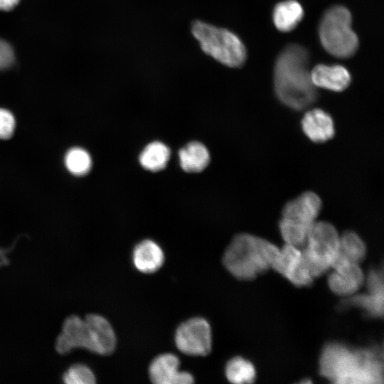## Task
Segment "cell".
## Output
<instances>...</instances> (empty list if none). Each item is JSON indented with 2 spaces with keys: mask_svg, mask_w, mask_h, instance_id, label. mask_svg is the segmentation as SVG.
<instances>
[{
  "mask_svg": "<svg viewBox=\"0 0 384 384\" xmlns=\"http://www.w3.org/2000/svg\"><path fill=\"white\" fill-rule=\"evenodd\" d=\"M274 87L279 100L296 110H304L316 100V87L308 69L304 48L290 45L282 52L275 65Z\"/></svg>",
  "mask_w": 384,
  "mask_h": 384,
  "instance_id": "2",
  "label": "cell"
},
{
  "mask_svg": "<svg viewBox=\"0 0 384 384\" xmlns=\"http://www.w3.org/2000/svg\"><path fill=\"white\" fill-rule=\"evenodd\" d=\"M311 78L316 87L340 92L350 84L348 70L341 65H319L311 71Z\"/></svg>",
  "mask_w": 384,
  "mask_h": 384,
  "instance_id": "15",
  "label": "cell"
},
{
  "mask_svg": "<svg viewBox=\"0 0 384 384\" xmlns=\"http://www.w3.org/2000/svg\"><path fill=\"white\" fill-rule=\"evenodd\" d=\"M383 285H368L366 292L356 293L344 297L341 301V309L356 307L363 311L365 315L372 319H380L383 316Z\"/></svg>",
  "mask_w": 384,
  "mask_h": 384,
  "instance_id": "13",
  "label": "cell"
},
{
  "mask_svg": "<svg viewBox=\"0 0 384 384\" xmlns=\"http://www.w3.org/2000/svg\"><path fill=\"white\" fill-rule=\"evenodd\" d=\"M367 254L363 240L355 232L347 230L340 235L338 255L350 262L361 264Z\"/></svg>",
  "mask_w": 384,
  "mask_h": 384,
  "instance_id": "20",
  "label": "cell"
},
{
  "mask_svg": "<svg viewBox=\"0 0 384 384\" xmlns=\"http://www.w3.org/2000/svg\"><path fill=\"white\" fill-rule=\"evenodd\" d=\"M327 278L330 290L335 294L348 297L357 293L364 284L365 274L360 264L338 255Z\"/></svg>",
  "mask_w": 384,
  "mask_h": 384,
  "instance_id": "9",
  "label": "cell"
},
{
  "mask_svg": "<svg viewBox=\"0 0 384 384\" xmlns=\"http://www.w3.org/2000/svg\"><path fill=\"white\" fill-rule=\"evenodd\" d=\"M301 124L304 133L316 143L331 139L335 133L331 117L321 109H314L306 112Z\"/></svg>",
  "mask_w": 384,
  "mask_h": 384,
  "instance_id": "14",
  "label": "cell"
},
{
  "mask_svg": "<svg viewBox=\"0 0 384 384\" xmlns=\"http://www.w3.org/2000/svg\"><path fill=\"white\" fill-rule=\"evenodd\" d=\"M225 376L232 383H252L256 378V370L254 365L241 356L232 358L226 363Z\"/></svg>",
  "mask_w": 384,
  "mask_h": 384,
  "instance_id": "21",
  "label": "cell"
},
{
  "mask_svg": "<svg viewBox=\"0 0 384 384\" xmlns=\"http://www.w3.org/2000/svg\"><path fill=\"white\" fill-rule=\"evenodd\" d=\"M164 260L163 250L153 240H144L134 249L133 262L135 267L142 272H156L162 266Z\"/></svg>",
  "mask_w": 384,
  "mask_h": 384,
  "instance_id": "16",
  "label": "cell"
},
{
  "mask_svg": "<svg viewBox=\"0 0 384 384\" xmlns=\"http://www.w3.org/2000/svg\"><path fill=\"white\" fill-rule=\"evenodd\" d=\"M65 163L70 173L82 176L89 172L92 166V160L87 151L75 147L70 149L65 157Z\"/></svg>",
  "mask_w": 384,
  "mask_h": 384,
  "instance_id": "22",
  "label": "cell"
},
{
  "mask_svg": "<svg viewBox=\"0 0 384 384\" xmlns=\"http://www.w3.org/2000/svg\"><path fill=\"white\" fill-rule=\"evenodd\" d=\"M339 237L337 230L330 223L316 221L311 226L302 253L314 279L331 270L338 255Z\"/></svg>",
  "mask_w": 384,
  "mask_h": 384,
  "instance_id": "4",
  "label": "cell"
},
{
  "mask_svg": "<svg viewBox=\"0 0 384 384\" xmlns=\"http://www.w3.org/2000/svg\"><path fill=\"white\" fill-rule=\"evenodd\" d=\"M180 165L186 172L196 173L203 171L210 161L208 149L198 142H191L178 152Z\"/></svg>",
  "mask_w": 384,
  "mask_h": 384,
  "instance_id": "17",
  "label": "cell"
},
{
  "mask_svg": "<svg viewBox=\"0 0 384 384\" xmlns=\"http://www.w3.org/2000/svg\"><path fill=\"white\" fill-rule=\"evenodd\" d=\"M175 343L178 350L187 355H207L212 345L208 322L203 318L195 317L182 323L176 331Z\"/></svg>",
  "mask_w": 384,
  "mask_h": 384,
  "instance_id": "8",
  "label": "cell"
},
{
  "mask_svg": "<svg viewBox=\"0 0 384 384\" xmlns=\"http://www.w3.org/2000/svg\"><path fill=\"white\" fill-rule=\"evenodd\" d=\"M63 379L69 384H92L95 378L92 370L86 366H72L63 375Z\"/></svg>",
  "mask_w": 384,
  "mask_h": 384,
  "instance_id": "23",
  "label": "cell"
},
{
  "mask_svg": "<svg viewBox=\"0 0 384 384\" xmlns=\"http://www.w3.org/2000/svg\"><path fill=\"white\" fill-rule=\"evenodd\" d=\"M169 148L162 142L147 144L139 155V162L146 170L158 171L164 169L170 158Z\"/></svg>",
  "mask_w": 384,
  "mask_h": 384,
  "instance_id": "19",
  "label": "cell"
},
{
  "mask_svg": "<svg viewBox=\"0 0 384 384\" xmlns=\"http://www.w3.org/2000/svg\"><path fill=\"white\" fill-rule=\"evenodd\" d=\"M272 269L297 287H309L314 279L304 263L302 250L287 243L279 249Z\"/></svg>",
  "mask_w": 384,
  "mask_h": 384,
  "instance_id": "10",
  "label": "cell"
},
{
  "mask_svg": "<svg viewBox=\"0 0 384 384\" xmlns=\"http://www.w3.org/2000/svg\"><path fill=\"white\" fill-rule=\"evenodd\" d=\"M14 60V52L11 46L0 40V69L8 67Z\"/></svg>",
  "mask_w": 384,
  "mask_h": 384,
  "instance_id": "25",
  "label": "cell"
},
{
  "mask_svg": "<svg viewBox=\"0 0 384 384\" xmlns=\"http://www.w3.org/2000/svg\"><path fill=\"white\" fill-rule=\"evenodd\" d=\"M97 345L96 329L90 316H86L84 320L78 316H71L64 322L63 331L55 342V348L60 353H66L75 347H82L96 353Z\"/></svg>",
  "mask_w": 384,
  "mask_h": 384,
  "instance_id": "7",
  "label": "cell"
},
{
  "mask_svg": "<svg viewBox=\"0 0 384 384\" xmlns=\"http://www.w3.org/2000/svg\"><path fill=\"white\" fill-rule=\"evenodd\" d=\"M192 33L203 51L222 64L238 68L244 63L245 48L232 32L196 21L192 25Z\"/></svg>",
  "mask_w": 384,
  "mask_h": 384,
  "instance_id": "5",
  "label": "cell"
},
{
  "mask_svg": "<svg viewBox=\"0 0 384 384\" xmlns=\"http://www.w3.org/2000/svg\"><path fill=\"white\" fill-rule=\"evenodd\" d=\"M279 252L272 242L249 233L235 235L227 247L223 265L235 278L249 281L272 269Z\"/></svg>",
  "mask_w": 384,
  "mask_h": 384,
  "instance_id": "3",
  "label": "cell"
},
{
  "mask_svg": "<svg viewBox=\"0 0 384 384\" xmlns=\"http://www.w3.org/2000/svg\"><path fill=\"white\" fill-rule=\"evenodd\" d=\"M19 0H0V10L9 11L12 9Z\"/></svg>",
  "mask_w": 384,
  "mask_h": 384,
  "instance_id": "26",
  "label": "cell"
},
{
  "mask_svg": "<svg viewBox=\"0 0 384 384\" xmlns=\"http://www.w3.org/2000/svg\"><path fill=\"white\" fill-rule=\"evenodd\" d=\"M321 208L319 197L314 192L307 191L286 203L282 212V218L311 228L316 221Z\"/></svg>",
  "mask_w": 384,
  "mask_h": 384,
  "instance_id": "11",
  "label": "cell"
},
{
  "mask_svg": "<svg viewBox=\"0 0 384 384\" xmlns=\"http://www.w3.org/2000/svg\"><path fill=\"white\" fill-rule=\"evenodd\" d=\"M351 24V14L343 6H334L325 14L319 26V38L330 54L338 58L354 54L358 41Z\"/></svg>",
  "mask_w": 384,
  "mask_h": 384,
  "instance_id": "6",
  "label": "cell"
},
{
  "mask_svg": "<svg viewBox=\"0 0 384 384\" xmlns=\"http://www.w3.org/2000/svg\"><path fill=\"white\" fill-rule=\"evenodd\" d=\"M319 374L334 383L382 384V351L377 346L354 348L328 342L321 351Z\"/></svg>",
  "mask_w": 384,
  "mask_h": 384,
  "instance_id": "1",
  "label": "cell"
},
{
  "mask_svg": "<svg viewBox=\"0 0 384 384\" xmlns=\"http://www.w3.org/2000/svg\"><path fill=\"white\" fill-rule=\"evenodd\" d=\"M179 360L174 354L164 353L156 357L150 364L151 380L156 384H189L193 377L179 370Z\"/></svg>",
  "mask_w": 384,
  "mask_h": 384,
  "instance_id": "12",
  "label": "cell"
},
{
  "mask_svg": "<svg viewBox=\"0 0 384 384\" xmlns=\"http://www.w3.org/2000/svg\"><path fill=\"white\" fill-rule=\"evenodd\" d=\"M303 15L301 5L296 1L289 0L281 2L275 6L273 20L277 29L287 32L297 26Z\"/></svg>",
  "mask_w": 384,
  "mask_h": 384,
  "instance_id": "18",
  "label": "cell"
},
{
  "mask_svg": "<svg viewBox=\"0 0 384 384\" xmlns=\"http://www.w3.org/2000/svg\"><path fill=\"white\" fill-rule=\"evenodd\" d=\"M15 128L13 114L5 109L0 108V139L9 138Z\"/></svg>",
  "mask_w": 384,
  "mask_h": 384,
  "instance_id": "24",
  "label": "cell"
}]
</instances>
